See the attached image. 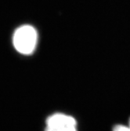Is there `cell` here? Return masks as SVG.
Wrapping results in <instances>:
<instances>
[{
    "label": "cell",
    "instance_id": "obj_4",
    "mask_svg": "<svg viewBox=\"0 0 130 131\" xmlns=\"http://www.w3.org/2000/svg\"><path fill=\"white\" fill-rule=\"evenodd\" d=\"M128 126H129V128H130V119H129V122H128Z\"/></svg>",
    "mask_w": 130,
    "mask_h": 131
},
{
    "label": "cell",
    "instance_id": "obj_2",
    "mask_svg": "<svg viewBox=\"0 0 130 131\" xmlns=\"http://www.w3.org/2000/svg\"><path fill=\"white\" fill-rule=\"evenodd\" d=\"M45 131H78L77 122L72 115L53 113L46 118Z\"/></svg>",
    "mask_w": 130,
    "mask_h": 131
},
{
    "label": "cell",
    "instance_id": "obj_1",
    "mask_svg": "<svg viewBox=\"0 0 130 131\" xmlns=\"http://www.w3.org/2000/svg\"><path fill=\"white\" fill-rule=\"evenodd\" d=\"M39 41V31L31 25L19 26L14 32L12 42L15 50L23 56H31L38 48Z\"/></svg>",
    "mask_w": 130,
    "mask_h": 131
},
{
    "label": "cell",
    "instance_id": "obj_3",
    "mask_svg": "<svg viewBox=\"0 0 130 131\" xmlns=\"http://www.w3.org/2000/svg\"><path fill=\"white\" fill-rule=\"evenodd\" d=\"M113 131H130V128L128 126L117 124L114 126Z\"/></svg>",
    "mask_w": 130,
    "mask_h": 131
}]
</instances>
